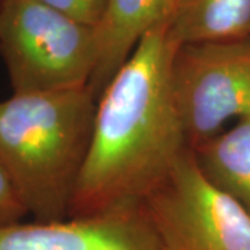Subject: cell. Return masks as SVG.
<instances>
[{
  "instance_id": "6da1fadb",
  "label": "cell",
  "mask_w": 250,
  "mask_h": 250,
  "mask_svg": "<svg viewBox=\"0 0 250 250\" xmlns=\"http://www.w3.org/2000/svg\"><path fill=\"white\" fill-rule=\"evenodd\" d=\"M168 24L143 38L98 98L68 218L139 206L190 149L171 89L179 45Z\"/></svg>"
},
{
  "instance_id": "7a4b0ae2",
  "label": "cell",
  "mask_w": 250,
  "mask_h": 250,
  "mask_svg": "<svg viewBox=\"0 0 250 250\" xmlns=\"http://www.w3.org/2000/svg\"><path fill=\"white\" fill-rule=\"evenodd\" d=\"M98 99L89 86L0 102V163L39 223L70 217Z\"/></svg>"
},
{
  "instance_id": "3957f363",
  "label": "cell",
  "mask_w": 250,
  "mask_h": 250,
  "mask_svg": "<svg viewBox=\"0 0 250 250\" xmlns=\"http://www.w3.org/2000/svg\"><path fill=\"white\" fill-rule=\"evenodd\" d=\"M0 54L13 93L89 86L95 29L39 0H0Z\"/></svg>"
},
{
  "instance_id": "277c9868",
  "label": "cell",
  "mask_w": 250,
  "mask_h": 250,
  "mask_svg": "<svg viewBox=\"0 0 250 250\" xmlns=\"http://www.w3.org/2000/svg\"><path fill=\"white\" fill-rule=\"evenodd\" d=\"M160 250H250V211L187 149L141 203Z\"/></svg>"
},
{
  "instance_id": "5b68a950",
  "label": "cell",
  "mask_w": 250,
  "mask_h": 250,
  "mask_svg": "<svg viewBox=\"0 0 250 250\" xmlns=\"http://www.w3.org/2000/svg\"><path fill=\"white\" fill-rule=\"evenodd\" d=\"M171 89L190 149L250 116V38L181 45Z\"/></svg>"
},
{
  "instance_id": "8992f818",
  "label": "cell",
  "mask_w": 250,
  "mask_h": 250,
  "mask_svg": "<svg viewBox=\"0 0 250 250\" xmlns=\"http://www.w3.org/2000/svg\"><path fill=\"white\" fill-rule=\"evenodd\" d=\"M0 250H160L141 206L0 227Z\"/></svg>"
},
{
  "instance_id": "52a82bcc",
  "label": "cell",
  "mask_w": 250,
  "mask_h": 250,
  "mask_svg": "<svg viewBox=\"0 0 250 250\" xmlns=\"http://www.w3.org/2000/svg\"><path fill=\"white\" fill-rule=\"evenodd\" d=\"M175 0H106L93 27L98 60L89 88L96 99L153 29L170 22Z\"/></svg>"
},
{
  "instance_id": "ba28073f",
  "label": "cell",
  "mask_w": 250,
  "mask_h": 250,
  "mask_svg": "<svg viewBox=\"0 0 250 250\" xmlns=\"http://www.w3.org/2000/svg\"><path fill=\"white\" fill-rule=\"evenodd\" d=\"M170 34L181 45L250 38V0H175Z\"/></svg>"
},
{
  "instance_id": "9c48e42d",
  "label": "cell",
  "mask_w": 250,
  "mask_h": 250,
  "mask_svg": "<svg viewBox=\"0 0 250 250\" xmlns=\"http://www.w3.org/2000/svg\"><path fill=\"white\" fill-rule=\"evenodd\" d=\"M192 150L207 178L250 211V116Z\"/></svg>"
},
{
  "instance_id": "30bf717a",
  "label": "cell",
  "mask_w": 250,
  "mask_h": 250,
  "mask_svg": "<svg viewBox=\"0 0 250 250\" xmlns=\"http://www.w3.org/2000/svg\"><path fill=\"white\" fill-rule=\"evenodd\" d=\"M27 214H29L27 206L0 163V227L21 223Z\"/></svg>"
},
{
  "instance_id": "8fae6325",
  "label": "cell",
  "mask_w": 250,
  "mask_h": 250,
  "mask_svg": "<svg viewBox=\"0 0 250 250\" xmlns=\"http://www.w3.org/2000/svg\"><path fill=\"white\" fill-rule=\"evenodd\" d=\"M85 25L95 27L102 17L106 0H39Z\"/></svg>"
}]
</instances>
